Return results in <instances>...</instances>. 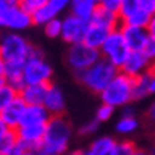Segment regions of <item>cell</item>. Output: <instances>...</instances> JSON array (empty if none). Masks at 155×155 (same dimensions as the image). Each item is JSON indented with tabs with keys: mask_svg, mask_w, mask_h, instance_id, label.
<instances>
[{
	"mask_svg": "<svg viewBox=\"0 0 155 155\" xmlns=\"http://www.w3.org/2000/svg\"><path fill=\"white\" fill-rule=\"evenodd\" d=\"M71 124L63 116H54L46 125L43 143L37 152L45 155H67L70 143H71Z\"/></svg>",
	"mask_w": 155,
	"mask_h": 155,
	"instance_id": "obj_1",
	"label": "cell"
},
{
	"mask_svg": "<svg viewBox=\"0 0 155 155\" xmlns=\"http://www.w3.org/2000/svg\"><path fill=\"white\" fill-rule=\"evenodd\" d=\"M133 86H135V79L124 74L122 71H119L114 76V79L106 86V89L100 94L101 103L108 104V106H112L114 109L128 106L135 100Z\"/></svg>",
	"mask_w": 155,
	"mask_h": 155,
	"instance_id": "obj_2",
	"label": "cell"
},
{
	"mask_svg": "<svg viewBox=\"0 0 155 155\" xmlns=\"http://www.w3.org/2000/svg\"><path fill=\"white\" fill-rule=\"evenodd\" d=\"M117 73H119V70L114 65H111V63L104 59H100L90 68L78 73V81H79L84 87L92 90V92L101 94L103 90L106 89L108 84L114 79V76Z\"/></svg>",
	"mask_w": 155,
	"mask_h": 155,
	"instance_id": "obj_3",
	"label": "cell"
},
{
	"mask_svg": "<svg viewBox=\"0 0 155 155\" xmlns=\"http://www.w3.org/2000/svg\"><path fill=\"white\" fill-rule=\"evenodd\" d=\"M32 46L21 33L5 32L0 35V59L3 63H25Z\"/></svg>",
	"mask_w": 155,
	"mask_h": 155,
	"instance_id": "obj_4",
	"label": "cell"
},
{
	"mask_svg": "<svg viewBox=\"0 0 155 155\" xmlns=\"http://www.w3.org/2000/svg\"><path fill=\"white\" fill-rule=\"evenodd\" d=\"M100 54H101V59L108 60L111 65H114L120 71L122 65L125 63L127 57L130 54V49L122 37L120 29H114L109 33V37L100 48Z\"/></svg>",
	"mask_w": 155,
	"mask_h": 155,
	"instance_id": "obj_5",
	"label": "cell"
},
{
	"mask_svg": "<svg viewBox=\"0 0 155 155\" xmlns=\"http://www.w3.org/2000/svg\"><path fill=\"white\" fill-rule=\"evenodd\" d=\"M22 78L25 86H49L52 78V67L45 57H29L24 63Z\"/></svg>",
	"mask_w": 155,
	"mask_h": 155,
	"instance_id": "obj_6",
	"label": "cell"
},
{
	"mask_svg": "<svg viewBox=\"0 0 155 155\" xmlns=\"http://www.w3.org/2000/svg\"><path fill=\"white\" fill-rule=\"evenodd\" d=\"M100 59H101L100 51L87 46L86 43L71 45L68 48V52H67V63L71 67V70H74L76 74L90 68Z\"/></svg>",
	"mask_w": 155,
	"mask_h": 155,
	"instance_id": "obj_7",
	"label": "cell"
},
{
	"mask_svg": "<svg viewBox=\"0 0 155 155\" xmlns=\"http://www.w3.org/2000/svg\"><path fill=\"white\" fill-rule=\"evenodd\" d=\"M32 25H33L32 15L24 11L21 6L8 10V11H0V30L3 29L6 32L21 33L22 30L29 29Z\"/></svg>",
	"mask_w": 155,
	"mask_h": 155,
	"instance_id": "obj_8",
	"label": "cell"
},
{
	"mask_svg": "<svg viewBox=\"0 0 155 155\" xmlns=\"http://www.w3.org/2000/svg\"><path fill=\"white\" fill-rule=\"evenodd\" d=\"M48 125V124H46ZM46 125L45 124H35V125H19L16 131V136L19 144L25 150L37 152L43 143L45 133H46Z\"/></svg>",
	"mask_w": 155,
	"mask_h": 155,
	"instance_id": "obj_9",
	"label": "cell"
},
{
	"mask_svg": "<svg viewBox=\"0 0 155 155\" xmlns=\"http://www.w3.org/2000/svg\"><path fill=\"white\" fill-rule=\"evenodd\" d=\"M87 24L89 22H86V21L79 19L78 16L68 13L65 18H62V35H60V38L70 46L82 43Z\"/></svg>",
	"mask_w": 155,
	"mask_h": 155,
	"instance_id": "obj_10",
	"label": "cell"
},
{
	"mask_svg": "<svg viewBox=\"0 0 155 155\" xmlns=\"http://www.w3.org/2000/svg\"><path fill=\"white\" fill-rule=\"evenodd\" d=\"M152 67H153V63L143 54V51H135V52L128 54V57H127L125 63L122 65L120 71L127 76L133 78V79H136V78L143 76V74L150 73Z\"/></svg>",
	"mask_w": 155,
	"mask_h": 155,
	"instance_id": "obj_11",
	"label": "cell"
},
{
	"mask_svg": "<svg viewBox=\"0 0 155 155\" xmlns=\"http://www.w3.org/2000/svg\"><path fill=\"white\" fill-rule=\"evenodd\" d=\"M43 106L46 108V111L52 117L54 116H62L63 112H65L67 100H65V95H63L62 89L59 86H55V84H49L48 86Z\"/></svg>",
	"mask_w": 155,
	"mask_h": 155,
	"instance_id": "obj_12",
	"label": "cell"
},
{
	"mask_svg": "<svg viewBox=\"0 0 155 155\" xmlns=\"http://www.w3.org/2000/svg\"><path fill=\"white\" fill-rule=\"evenodd\" d=\"M122 32V37L125 40L127 46H128L130 52L135 51H143L147 40H149V32L147 29H141V27H131V25H120L119 27Z\"/></svg>",
	"mask_w": 155,
	"mask_h": 155,
	"instance_id": "obj_13",
	"label": "cell"
},
{
	"mask_svg": "<svg viewBox=\"0 0 155 155\" xmlns=\"http://www.w3.org/2000/svg\"><path fill=\"white\" fill-rule=\"evenodd\" d=\"M27 104L21 100L19 95L13 100L8 106L3 109V112L0 114V117L3 119V122L10 127L11 130H16L18 127L21 125V120H22V116H24V111H25Z\"/></svg>",
	"mask_w": 155,
	"mask_h": 155,
	"instance_id": "obj_14",
	"label": "cell"
},
{
	"mask_svg": "<svg viewBox=\"0 0 155 155\" xmlns=\"http://www.w3.org/2000/svg\"><path fill=\"white\" fill-rule=\"evenodd\" d=\"M111 32H112L111 29H106V27L94 24V22H89L87 29H86V33H84L82 43H86L87 46L100 51V48L103 46V43L106 41V38L109 37Z\"/></svg>",
	"mask_w": 155,
	"mask_h": 155,
	"instance_id": "obj_15",
	"label": "cell"
},
{
	"mask_svg": "<svg viewBox=\"0 0 155 155\" xmlns=\"http://www.w3.org/2000/svg\"><path fill=\"white\" fill-rule=\"evenodd\" d=\"M97 8H98V0H71L68 10L70 15H74L79 19L89 22Z\"/></svg>",
	"mask_w": 155,
	"mask_h": 155,
	"instance_id": "obj_16",
	"label": "cell"
},
{
	"mask_svg": "<svg viewBox=\"0 0 155 155\" xmlns=\"http://www.w3.org/2000/svg\"><path fill=\"white\" fill-rule=\"evenodd\" d=\"M51 114L46 111L43 104H33V106H25L21 125H35V124H48L51 120Z\"/></svg>",
	"mask_w": 155,
	"mask_h": 155,
	"instance_id": "obj_17",
	"label": "cell"
},
{
	"mask_svg": "<svg viewBox=\"0 0 155 155\" xmlns=\"http://www.w3.org/2000/svg\"><path fill=\"white\" fill-rule=\"evenodd\" d=\"M116 144L117 141L111 136L95 138L86 149V153L87 155H116Z\"/></svg>",
	"mask_w": 155,
	"mask_h": 155,
	"instance_id": "obj_18",
	"label": "cell"
},
{
	"mask_svg": "<svg viewBox=\"0 0 155 155\" xmlns=\"http://www.w3.org/2000/svg\"><path fill=\"white\" fill-rule=\"evenodd\" d=\"M46 90L48 86H24L18 95L27 106H33V104H43Z\"/></svg>",
	"mask_w": 155,
	"mask_h": 155,
	"instance_id": "obj_19",
	"label": "cell"
},
{
	"mask_svg": "<svg viewBox=\"0 0 155 155\" xmlns=\"http://www.w3.org/2000/svg\"><path fill=\"white\" fill-rule=\"evenodd\" d=\"M24 63H5V84H8L19 94V90L25 86L22 78Z\"/></svg>",
	"mask_w": 155,
	"mask_h": 155,
	"instance_id": "obj_20",
	"label": "cell"
},
{
	"mask_svg": "<svg viewBox=\"0 0 155 155\" xmlns=\"http://www.w3.org/2000/svg\"><path fill=\"white\" fill-rule=\"evenodd\" d=\"M89 22L103 25V27L111 29V30L119 29V27H120V19H119L117 13H111V11H108V10L100 8V6L97 8V11L94 13V16H92V19H90Z\"/></svg>",
	"mask_w": 155,
	"mask_h": 155,
	"instance_id": "obj_21",
	"label": "cell"
},
{
	"mask_svg": "<svg viewBox=\"0 0 155 155\" xmlns=\"http://www.w3.org/2000/svg\"><path fill=\"white\" fill-rule=\"evenodd\" d=\"M133 95H135V100H143L147 95H150V73L143 74L135 79Z\"/></svg>",
	"mask_w": 155,
	"mask_h": 155,
	"instance_id": "obj_22",
	"label": "cell"
},
{
	"mask_svg": "<svg viewBox=\"0 0 155 155\" xmlns=\"http://www.w3.org/2000/svg\"><path fill=\"white\" fill-rule=\"evenodd\" d=\"M149 21H150V15H147L146 11L143 10H136V11H133L130 16H127L120 25H131V27H141V29H147V24H149Z\"/></svg>",
	"mask_w": 155,
	"mask_h": 155,
	"instance_id": "obj_23",
	"label": "cell"
},
{
	"mask_svg": "<svg viewBox=\"0 0 155 155\" xmlns=\"http://www.w3.org/2000/svg\"><path fill=\"white\" fill-rule=\"evenodd\" d=\"M139 127V122L136 117H125L122 116L119 120L116 122V131L120 135H131L135 133Z\"/></svg>",
	"mask_w": 155,
	"mask_h": 155,
	"instance_id": "obj_24",
	"label": "cell"
},
{
	"mask_svg": "<svg viewBox=\"0 0 155 155\" xmlns=\"http://www.w3.org/2000/svg\"><path fill=\"white\" fill-rule=\"evenodd\" d=\"M18 146V136L15 130H10L6 135L0 139V152L5 155H10L11 150Z\"/></svg>",
	"mask_w": 155,
	"mask_h": 155,
	"instance_id": "obj_25",
	"label": "cell"
},
{
	"mask_svg": "<svg viewBox=\"0 0 155 155\" xmlns=\"http://www.w3.org/2000/svg\"><path fill=\"white\" fill-rule=\"evenodd\" d=\"M18 97V92L13 87H10L8 84H3L0 87V114L3 112V109Z\"/></svg>",
	"mask_w": 155,
	"mask_h": 155,
	"instance_id": "obj_26",
	"label": "cell"
},
{
	"mask_svg": "<svg viewBox=\"0 0 155 155\" xmlns=\"http://www.w3.org/2000/svg\"><path fill=\"white\" fill-rule=\"evenodd\" d=\"M43 30L46 33V37H49V38H60V35H62V19L55 18L52 21H49L48 24L43 25Z\"/></svg>",
	"mask_w": 155,
	"mask_h": 155,
	"instance_id": "obj_27",
	"label": "cell"
},
{
	"mask_svg": "<svg viewBox=\"0 0 155 155\" xmlns=\"http://www.w3.org/2000/svg\"><path fill=\"white\" fill-rule=\"evenodd\" d=\"M138 8H139V0H122L120 10H119V19H120V22L127 16H130L133 11H136Z\"/></svg>",
	"mask_w": 155,
	"mask_h": 155,
	"instance_id": "obj_28",
	"label": "cell"
},
{
	"mask_svg": "<svg viewBox=\"0 0 155 155\" xmlns=\"http://www.w3.org/2000/svg\"><path fill=\"white\" fill-rule=\"evenodd\" d=\"M114 108L112 106H108V104H100L98 106V109H97V112H95V119L98 122H108V120H111L112 119V116H114Z\"/></svg>",
	"mask_w": 155,
	"mask_h": 155,
	"instance_id": "obj_29",
	"label": "cell"
},
{
	"mask_svg": "<svg viewBox=\"0 0 155 155\" xmlns=\"http://www.w3.org/2000/svg\"><path fill=\"white\" fill-rule=\"evenodd\" d=\"M70 3H71V0H48L46 5L51 8V11L54 13L55 18H59L60 13H63L67 8H70Z\"/></svg>",
	"mask_w": 155,
	"mask_h": 155,
	"instance_id": "obj_30",
	"label": "cell"
},
{
	"mask_svg": "<svg viewBox=\"0 0 155 155\" xmlns=\"http://www.w3.org/2000/svg\"><path fill=\"white\" fill-rule=\"evenodd\" d=\"M48 0H19V6L29 15H33L35 11H38Z\"/></svg>",
	"mask_w": 155,
	"mask_h": 155,
	"instance_id": "obj_31",
	"label": "cell"
},
{
	"mask_svg": "<svg viewBox=\"0 0 155 155\" xmlns=\"http://www.w3.org/2000/svg\"><path fill=\"white\" fill-rule=\"evenodd\" d=\"M136 150V144L133 141L124 139V141H117L116 144V155H130Z\"/></svg>",
	"mask_w": 155,
	"mask_h": 155,
	"instance_id": "obj_32",
	"label": "cell"
},
{
	"mask_svg": "<svg viewBox=\"0 0 155 155\" xmlns=\"http://www.w3.org/2000/svg\"><path fill=\"white\" fill-rule=\"evenodd\" d=\"M120 2L122 0H98V6L103 10H108L111 13H117L120 10Z\"/></svg>",
	"mask_w": 155,
	"mask_h": 155,
	"instance_id": "obj_33",
	"label": "cell"
},
{
	"mask_svg": "<svg viewBox=\"0 0 155 155\" xmlns=\"http://www.w3.org/2000/svg\"><path fill=\"white\" fill-rule=\"evenodd\" d=\"M143 54L155 65V38L149 37V40H147V43H146V46L143 49Z\"/></svg>",
	"mask_w": 155,
	"mask_h": 155,
	"instance_id": "obj_34",
	"label": "cell"
},
{
	"mask_svg": "<svg viewBox=\"0 0 155 155\" xmlns=\"http://www.w3.org/2000/svg\"><path fill=\"white\" fill-rule=\"evenodd\" d=\"M98 125H100V122H98L97 119L94 117L92 120H89V122H86L84 125H81L79 135H92V133H95L98 130Z\"/></svg>",
	"mask_w": 155,
	"mask_h": 155,
	"instance_id": "obj_35",
	"label": "cell"
},
{
	"mask_svg": "<svg viewBox=\"0 0 155 155\" xmlns=\"http://www.w3.org/2000/svg\"><path fill=\"white\" fill-rule=\"evenodd\" d=\"M139 10H143L152 16L155 13V0H139Z\"/></svg>",
	"mask_w": 155,
	"mask_h": 155,
	"instance_id": "obj_36",
	"label": "cell"
},
{
	"mask_svg": "<svg viewBox=\"0 0 155 155\" xmlns=\"http://www.w3.org/2000/svg\"><path fill=\"white\" fill-rule=\"evenodd\" d=\"M19 6V0H0V11H8Z\"/></svg>",
	"mask_w": 155,
	"mask_h": 155,
	"instance_id": "obj_37",
	"label": "cell"
},
{
	"mask_svg": "<svg viewBox=\"0 0 155 155\" xmlns=\"http://www.w3.org/2000/svg\"><path fill=\"white\" fill-rule=\"evenodd\" d=\"M147 120L155 127V101L149 106V109H147Z\"/></svg>",
	"mask_w": 155,
	"mask_h": 155,
	"instance_id": "obj_38",
	"label": "cell"
},
{
	"mask_svg": "<svg viewBox=\"0 0 155 155\" xmlns=\"http://www.w3.org/2000/svg\"><path fill=\"white\" fill-rule=\"evenodd\" d=\"M147 32H149V37L155 38V13L150 16V21L147 24Z\"/></svg>",
	"mask_w": 155,
	"mask_h": 155,
	"instance_id": "obj_39",
	"label": "cell"
},
{
	"mask_svg": "<svg viewBox=\"0 0 155 155\" xmlns=\"http://www.w3.org/2000/svg\"><path fill=\"white\" fill-rule=\"evenodd\" d=\"M11 128H10V127L8 125H6L5 122H3V119L2 117H0V139H2L5 135H6V133H8Z\"/></svg>",
	"mask_w": 155,
	"mask_h": 155,
	"instance_id": "obj_40",
	"label": "cell"
},
{
	"mask_svg": "<svg viewBox=\"0 0 155 155\" xmlns=\"http://www.w3.org/2000/svg\"><path fill=\"white\" fill-rule=\"evenodd\" d=\"M5 84V63L0 59V87Z\"/></svg>",
	"mask_w": 155,
	"mask_h": 155,
	"instance_id": "obj_41",
	"label": "cell"
},
{
	"mask_svg": "<svg viewBox=\"0 0 155 155\" xmlns=\"http://www.w3.org/2000/svg\"><path fill=\"white\" fill-rule=\"evenodd\" d=\"M150 94H155V65L150 70Z\"/></svg>",
	"mask_w": 155,
	"mask_h": 155,
	"instance_id": "obj_42",
	"label": "cell"
},
{
	"mask_svg": "<svg viewBox=\"0 0 155 155\" xmlns=\"http://www.w3.org/2000/svg\"><path fill=\"white\" fill-rule=\"evenodd\" d=\"M122 116H125V117H135V109H133L130 104H128V106H125V108H124Z\"/></svg>",
	"mask_w": 155,
	"mask_h": 155,
	"instance_id": "obj_43",
	"label": "cell"
},
{
	"mask_svg": "<svg viewBox=\"0 0 155 155\" xmlns=\"http://www.w3.org/2000/svg\"><path fill=\"white\" fill-rule=\"evenodd\" d=\"M130 155H152L149 150H144V149H139V147H136V150L133 152V153H130Z\"/></svg>",
	"mask_w": 155,
	"mask_h": 155,
	"instance_id": "obj_44",
	"label": "cell"
},
{
	"mask_svg": "<svg viewBox=\"0 0 155 155\" xmlns=\"http://www.w3.org/2000/svg\"><path fill=\"white\" fill-rule=\"evenodd\" d=\"M67 155H87V153H86V150L76 149V150H71V152H67Z\"/></svg>",
	"mask_w": 155,
	"mask_h": 155,
	"instance_id": "obj_45",
	"label": "cell"
},
{
	"mask_svg": "<svg viewBox=\"0 0 155 155\" xmlns=\"http://www.w3.org/2000/svg\"><path fill=\"white\" fill-rule=\"evenodd\" d=\"M21 155H37V153H35V152H32V150H25V152H22Z\"/></svg>",
	"mask_w": 155,
	"mask_h": 155,
	"instance_id": "obj_46",
	"label": "cell"
},
{
	"mask_svg": "<svg viewBox=\"0 0 155 155\" xmlns=\"http://www.w3.org/2000/svg\"><path fill=\"white\" fill-rule=\"evenodd\" d=\"M150 153H152V155H155V146H153V149L150 150Z\"/></svg>",
	"mask_w": 155,
	"mask_h": 155,
	"instance_id": "obj_47",
	"label": "cell"
},
{
	"mask_svg": "<svg viewBox=\"0 0 155 155\" xmlns=\"http://www.w3.org/2000/svg\"><path fill=\"white\" fill-rule=\"evenodd\" d=\"M0 155H5V153H2V152H0Z\"/></svg>",
	"mask_w": 155,
	"mask_h": 155,
	"instance_id": "obj_48",
	"label": "cell"
},
{
	"mask_svg": "<svg viewBox=\"0 0 155 155\" xmlns=\"http://www.w3.org/2000/svg\"><path fill=\"white\" fill-rule=\"evenodd\" d=\"M0 35H2V33H0Z\"/></svg>",
	"mask_w": 155,
	"mask_h": 155,
	"instance_id": "obj_49",
	"label": "cell"
}]
</instances>
